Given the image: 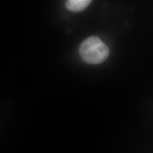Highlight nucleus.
Instances as JSON below:
<instances>
[{
    "mask_svg": "<svg viewBox=\"0 0 153 153\" xmlns=\"http://www.w3.org/2000/svg\"><path fill=\"white\" fill-rule=\"evenodd\" d=\"M79 52L85 62L97 65L106 60L109 54V49L99 37L91 36L82 42Z\"/></svg>",
    "mask_w": 153,
    "mask_h": 153,
    "instance_id": "f257e3e1",
    "label": "nucleus"
},
{
    "mask_svg": "<svg viewBox=\"0 0 153 153\" xmlns=\"http://www.w3.org/2000/svg\"><path fill=\"white\" fill-rule=\"evenodd\" d=\"M91 2L90 0H68L65 2V5L68 10L78 12L85 9Z\"/></svg>",
    "mask_w": 153,
    "mask_h": 153,
    "instance_id": "f03ea898",
    "label": "nucleus"
}]
</instances>
